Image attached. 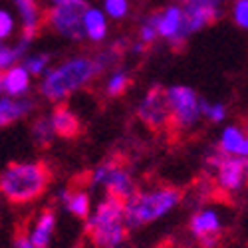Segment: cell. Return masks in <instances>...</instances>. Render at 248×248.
<instances>
[{"label": "cell", "instance_id": "cb8c5ba5", "mask_svg": "<svg viewBox=\"0 0 248 248\" xmlns=\"http://www.w3.org/2000/svg\"><path fill=\"white\" fill-rule=\"evenodd\" d=\"M127 0H106V12L113 18H123L127 14Z\"/></svg>", "mask_w": 248, "mask_h": 248}, {"label": "cell", "instance_id": "7c38bea8", "mask_svg": "<svg viewBox=\"0 0 248 248\" xmlns=\"http://www.w3.org/2000/svg\"><path fill=\"white\" fill-rule=\"evenodd\" d=\"M50 125H52V131L60 137H76L79 133V119L76 117V113L66 108V106H58L52 113V119H50Z\"/></svg>", "mask_w": 248, "mask_h": 248}, {"label": "cell", "instance_id": "6da1fadb", "mask_svg": "<svg viewBox=\"0 0 248 248\" xmlns=\"http://www.w3.org/2000/svg\"><path fill=\"white\" fill-rule=\"evenodd\" d=\"M183 191L177 187H157L153 191H133L123 201V220L127 229H141L167 217L181 202Z\"/></svg>", "mask_w": 248, "mask_h": 248}, {"label": "cell", "instance_id": "f546056e", "mask_svg": "<svg viewBox=\"0 0 248 248\" xmlns=\"http://www.w3.org/2000/svg\"><path fill=\"white\" fill-rule=\"evenodd\" d=\"M68 2H79V0H54V4H68Z\"/></svg>", "mask_w": 248, "mask_h": 248}, {"label": "cell", "instance_id": "44dd1931", "mask_svg": "<svg viewBox=\"0 0 248 248\" xmlns=\"http://www.w3.org/2000/svg\"><path fill=\"white\" fill-rule=\"evenodd\" d=\"M32 133H34V139L40 143V145H50L52 137H54V131H52V125H50L48 119H38Z\"/></svg>", "mask_w": 248, "mask_h": 248}, {"label": "cell", "instance_id": "2e32d148", "mask_svg": "<svg viewBox=\"0 0 248 248\" xmlns=\"http://www.w3.org/2000/svg\"><path fill=\"white\" fill-rule=\"evenodd\" d=\"M18 10H20V16H22V24H24V42H30V40L36 36L38 32V20H40V14H38V6H36V0H14Z\"/></svg>", "mask_w": 248, "mask_h": 248}, {"label": "cell", "instance_id": "7402d4cb", "mask_svg": "<svg viewBox=\"0 0 248 248\" xmlns=\"http://www.w3.org/2000/svg\"><path fill=\"white\" fill-rule=\"evenodd\" d=\"M157 20H159V12L151 14V16L147 18V22L141 26L139 36H141V42H143V44H153L155 40L159 38V36H157Z\"/></svg>", "mask_w": 248, "mask_h": 248}, {"label": "cell", "instance_id": "d4e9b609", "mask_svg": "<svg viewBox=\"0 0 248 248\" xmlns=\"http://www.w3.org/2000/svg\"><path fill=\"white\" fill-rule=\"evenodd\" d=\"M234 22L240 28L248 26V0H236L234 2Z\"/></svg>", "mask_w": 248, "mask_h": 248}, {"label": "cell", "instance_id": "9a60e30c", "mask_svg": "<svg viewBox=\"0 0 248 248\" xmlns=\"http://www.w3.org/2000/svg\"><path fill=\"white\" fill-rule=\"evenodd\" d=\"M30 88V76L26 68H10L2 74V92L8 95H22Z\"/></svg>", "mask_w": 248, "mask_h": 248}, {"label": "cell", "instance_id": "52a82bcc", "mask_svg": "<svg viewBox=\"0 0 248 248\" xmlns=\"http://www.w3.org/2000/svg\"><path fill=\"white\" fill-rule=\"evenodd\" d=\"M88 4L84 0L79 2H68V4H56V8L50 10L48 22L50 26L66 38L79 40L84 38V12Z\"/></svg>", "mask_w": 248, "mask_h": 248}, {"label": "cell", "instance_id": "ffe728a7", "mask_svg": "<svg viewBox=\"0 0 248 248\" xmlns=\"http://www.w3.org/2000/svg\"><path fill=\"white\" fill-rule=\"evenodd\" d=\"M127 86H129V76L125 72H117L108 81V95L109 97H117V95H121L123 92L127 90Z\"/></svg>", "mask_w": 248, "mask_h": 248}, {"label": "cell", "instance_id": "ba28073f", "mask_svg": "<svg viewBox=\"0 0 248 248\" xmlns=\"http://www.w3.org/2000/svg\"><path fill=\"white\" fill-rule=\"evenodd\" d=\"M139 117L151 129H161L169 125L171 108L167 101V92L161 86H153L139 103Z\"/></svg>", "mask_w": 248, "mask_h": 248}, {"label": "cell", "instance_id": "3957f363", "mask_svg": "<svg viewBox=\"0 0 248 248\" xmlns=\"http://www.w3.org/2000/svg\"><path fill=\"white\" fill-rule=\"evenodd\" d=\"M127 231L123 220V201L109 195L86 218V234L95 248H119L127 238Z\"/></svg>", "mask_w": 248, "mask_h": 248}, {"label": "cell", "instance_id": "4fadbf2b", "mask_svg": "<svg viewBox=\"0 0 248 248\" xmlns=\"http://www.w3.org/2000/svg\"><path fill=\"white\" fill-rule=\"evenodd\" d=\"M218 149L224 155H234V157H244L246 159V155H248V139H246V133L240 127H234V125L226 127L222 131Z\"/></svg>", "mask_w": 248, "mask_h": 248}, {"label": "cell", "instance_id": "7a4b0ae2", "mask_svg": "<svg viewBox=\"0 0 248 248\" xmlns=\"http://www.w3.org/2000/svg\"><path fill=\"white\" fill-rule=\"evenodd\" d=\"M50 179L44 163H12L0 173V193L12 204H26L46 193Z\"/></svg>", "mask_w": 248, "mask_h": 248}, {"label": "cell", "instance_id": "5bb4252c", "mask_svg": "<svg viewBox=\"0 0 248 248\" xmlns=\"http://www.w3.org/2000/svg\"><path fill=\"white\" fill-rule=\"evenodd\" d=\"M183 24V8L179 6H169L163 12H159V20H157V36L167 38L169 42L179 34Z\"/></svg>", "mask_w": 248, "mask_h": 248}, {"label": "cell", "instance_id": "9c48e42d", "mask_svg": "<svg viewBox=\"0 0 248 248\" xmlns=\"http://www.w3.org/2000/svg\"><path fill=\"white\" fill-rule=\"evenodd\" d=\"M217 171V187L222 193L236 195L244 189L246 183V159L234 157V155H224L215 165Z\"/></svg>", "mask_w": 248, "mask_h": 248}, {"label": "cell", "instance_id": "603a6c76", "mask_svg": "<svg viewBox=\"0 0 248 248\" xmlns=\"http://www.w3.org/2000/svg\"><path fill=\"white\" fill-rule=\"evenodd\" d=\"M26 44L28 42H24V40H22V44L18 46V50H10V48H4V46L0 48V72L10 68V64H14V62L22 56V52L26 50Z\"/></svg>", "mask_w": 248, "mask_h": 248}, {"label": "cell", "instance_id": "4316f807", "mask_svg": "<svg viewBox=\"0 0 248 248\" xmlns=\"http://www.w3.org/2000/svg\"><path fill=\"white\" fill-rule=\"evenodd\" d=\"M48 56H34L28 60V64H26V70L32 72V74H40L46 66H48Z\"/></svg>", "mask_w": 248, "mask_h": 248}, {"label": "cell", "instance_id": "484cf974", "mask_svg": "<svg viewBox=\"0 0 248 248\" xmlns=\"http://www.w3.org/2000/svg\"><path fill=\"white\" fill-rule=\"evenodd\" d=\"M14 30V20L6 10H0V48H2V40L8 38Z\"/></svg>", "mask_w": 248, "mask_h": 248}, {"label": "cell", "instance_id": "d6986e66", "mask_svg": "<svg viewBox=\"0 0 248 248\" xmlns=\"http://www.w3.org/2000/svg\"><path fill=\"white\" fill-rule=\"evenodd\" d=\"M66 209L78 217V218H88L92 213V202H90V195L84 191H74V193H64L62 195Z\"/></svg>", "mask_w": 248, "mask_h": 248}, {"label": "cell", "instance_id": "277c9868", "mask_svg": "<svg viewBox=\"0 0 248 248\" xmlns=\"http://www.w3.org/2000/svg\"><path fill=\"white\" fill-rule=\"evenodd\" d=\"M99 74L95 60L90 58H74L60 68L52 70L42 81V95L52 101H60L68 97L72 92L86 86L92 78Z\"/></svg>", "mask_w": 248, "mask_h": 248}, {"label": "cell", "instance_id": "ac0fdd59", "mask_svg": "<svg viewBox=\"0 0 248 248\" xmlns=\"http://www.w3.org/2000/svg\"><path fill=\"white\" fill-rule=\"evenodd\" d=\"M84 32L90 36V40H93V42H101L108 34L106 16L95 8H86V12H84Z\"/></svg>", "mask_w": 248, "mask_h": 248}, {"label": "cell", "instance_id": "5b68a950", "mask_svg": "<svg viewBox=\"0 0 248 248\" xmlns=\"http://www.w3.org/2000/svg\"><path fill=\"white\" fill-rule=\"evenodd\" d=\"M167 92V101L171 108V119L169 125L183 129V127H191L197 123L201 109H199V97L195 90L185 88V86H175L165 90Z\"/></svg>", "mask_w": 248, "mask_h": 248}, {"label": "cell", "instance_id": "83f0119b", "mask_svg": "<svg viewBox=\"0 0 248 248\" xmlns=\"http://www.w3.org/2000/svg\"><path fill=\"white\" fill-rule=\"evenodd\" d=\"M206 115H209L213 121H222L224 119V115H226V111H224V106H209V109H206Z\"/></svg>", "mask_w": 248, "mask_h": 248}, {"label": "cell", "instance_id": "f1b7e54d", "mask_svg": "<svg viewBox=\"0 0 248 248\" xmlns=\"http://www.w3.org/2000/svg\"><path fill=\"white\" fill-rule=\"evenodd\" d=\"M12 248H36V246L30 242L28 234H18V236L14 238V244H12Z\"/></svg>", "mask_w": 248, "mask_h": 248}, {"label": "cell", "instance_id": "8fae6325", "mask_svg": "<svg viewBox=\"0 0 248 248\" xmlns=\"http://www.w3.org/2000/svg\"><path fill=\"white\" fill-rule=\"evenodd\" d=\"M54 231H56V215L54 211H44L38 217L34 229H30L28 238L36 248H48L52 244Z\"/></svg>", "mask_w": 248, "mask_h": 248}, {"label": "cell", "instance_id": "e0dca14e", "mask_svg": "<svg viewBox=\"0 0 248 248\" xmlns=\"http://www.w3.org/2000/svg\"><path fill=\"white\" fill-rule=\"evenodd\" d=\"M30 109H32V101H28V99H16V101H12L8 97L0 99V127L20 119Z\"/></svg>", "mask_w": 248, "mask_h": 248}, {"label": "cell", "instance_id": "8992f818", "mask_svg": "<svg viewBox=\"0 0 248 248\" xmlns=\"http://www.w3.org/2000/svg\"><path fill=\"white\" fill-rule=\"evenodd\" d=\"M92 185H99V187H103L108 191L109 197H115L121 201H125L135 191L131 175L113 161L101 163L92 173Z\"/></svg>", "mask_w": 248, "mask_h": 248}, {"label": "cell", "instance_id": "30bf717a", "mask_svg": "<svg viewBox=\"0 0 248 248\" xmlns=\"http://www.w3.org/2000/svg\"><path fill=\"white\" fill-rule=\"evenodd\" d=\"M222 218L218 215V211L215 209H201L191 217L189 229L191 234L202 242L204 248H213L217 246L220 232H222Z\"/></svg>", "mask_w": 248, "mask_h": 248}]
</instances>
